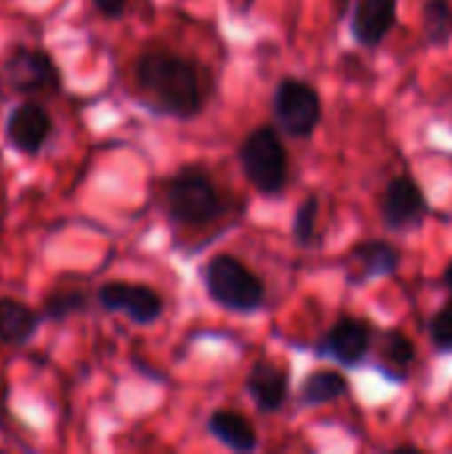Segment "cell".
<instances>
[{
    "instance_id": "ba28073f",
    "label": "cell",
    "mask_w": 452,
    "mask_h": 454,
    "mask_svg": "<svg viewBox=\"0 0 452 454\" xmlns=\"http://www.w3.org/2000/svg\"><path fill=\"white\" fill-rule=\"evenodd\" d=\"M426 192L410 176H394L381 197V218L392 231H416L429 218Z\"/></svg>"
},
{
    "instance_id": "ffe728a7",
    "label": "cell",
    "mask_w": 452,
    "mask_h": 454,
    "mask_svg": "<svg viewBox=\"0 0 452 454\" xmlns=\"http://www.w3.org/2000/svg\"><path fill=\"white\" fill-rule=\"evenodd\" d=\"M317 218H320V200L312 194L306 197L293 218V239L298 247H312L317 239Z\"/></svg>"
},
{
    "instance_id": "6da1fadb",
    "label": "cell",
    "mask_w": 452,
    "mask_h": 454,
    "mask_svg": "<svg viewBox=\"0 0 452 454\" xmlns=\"http://www.w3.org/2000/svg\"><path fill=\"white\" fill-rule=\"evenodd\" d=\"M133 80L147 106L157 114L192 120L205 104L200 67L173 51H144L133 61Z\"/></svg>"
},
{
    "instance_id": "603a6c76",
    "label": "cell",
    "mask_w": 452,
    "mask_h": 454,
    "mask_svg": "<svg viewBox=\"0 0 452 454\" xmlns=\"http://www.w3.org/2000/svg\"><path fill=\"white\" fill-rule=\"evenodd\" d=\"M442 285H445V287H448V290H450V293H452V261H450V263H448L445 274H442Z\"/></svg>"
},
{
    "instance_id": "ac0fdd59",
    "label": "cell",
    "mask_w": 452,
    "mask_h": 454,
    "mask_svg": "<svg viewBox=\"0 0 452 454\" xmlns=\"http://www.w3.org/2000/svg\"><path fill=\"white\" fill-rule=\"evenodd\" d=\"M424 37L434 48H445L452 40V3L450 0H426L421 8Z\"/></svg>"
},
{
    "instance_id": "7a4b0ae2",
    "label": "cell",
    "mask_w": 452,
    "mask_h": 454,
    "mask_svg": "<svg viewBox=\"0 0 452 454\" xmlns=\"http://www.w3.org/2000/svg\"><path fill=\"white\" fill-rule=\"evenodd\" d=\"M202 285L208 298L232 314H256L266 301L264 279L229 253H218L202 266Z\"/></svg>"
},
{
    "instance_id": "2e32d148",
    "label": "cell",
    "mask_w": 452,
    "mask_h": 454,
    "mask_svg": "<svg viewBox=\"0 0 452 454\" xmlns=\"http://www.w3.org/2000/svg\"><path fill=\"white\" fill-rule=\"evenodd\" d=\"M349 394V380L338 370H314L304 378L298 402L304 407H322L344 399Z\"/></svg>"
},
{
    "instance_id": "5bb4252c",
    "label": "cell",
    "mask_w": 452,
    "mask_h": 454,
    "mask_svg": "<svg viewBox=\"0 0 452 454\" xmlns=\"http://www.w3.org/2000/svg\"><path fill=\"white\" fill-rule=\"evenodd\" d=\"M40 314L16 298H0V346L21 348L40 330Z\"/></svg>"
},
{
    "instance_id": "9c48e42d",
    "label": "cell",
    "mask_w": 452,
    "mask_h": 454,
    "mask_svg": "<svg viewBox=\"0 0 452 454\" xmlns=\"http://www.w3.org/2000/svg\"><path fill=\"white\" fill-rule=\"evenodd\" d=\"M373 348V325L360 317H341L320 338L317 354L328 356L344 367H357Z\"/></svg>"
},
{
    "instance_id": "e0dca14e",
    "label": "cell",
    "mask_w": 452,
    "mask_h": 454,
    "mask_svg": "<svg viewBox=\"0 0 452 454\" xmlns=\"http://www.w3.org/2000/svg\"><path fill=\"white\" fill-rule=\"evenodd\" d=\"M381 356H384V372L394 380H408V372L416 362V346L413 340L400 333V330H389L384 333V343H381Z\"/></svg>"
},
{
    "instance_id": "30bf717a",
    "label": "cell",
    "mask_w": 452,
    "mask_h": 454,
    "mask_svg": "<svg viewBox=\"0 0 452 454\" xmlns=\"http://www.w3.org/2000/svg\"><path fill=\"white\" fill-rule=\"evenodd\" d=\"M51 133H53V120L48 109L40 106L37 101H21L5 117V141L11 149H16L24 157L40 154Z\"/></svg>"
},
{
    "instance_id": "5b68a950",
    "label": "cell",
    "mask_w": 452,
    "mask_h": 454,
    "mask_svg": "<svg viewBox=\"0 0 452 454\" xmlns=\"http://www.w3.org/2000/svg\"><path fill=\"white\" fill-rule=\"evenodd\" d=\"M272 112L277 128L290 138H312L322 122V98L317 88L298 77H282L274 88Z\"/></svg>"
},
{
    "instance_id": "8fae6325",
    "label": "cell",
    "mask_w": 452,
    "mask_h": 454,
    "mask_svg": "<svg viewBox=\"0 0 452 454\" xmlns=\"http://www.w3.org/2000/svg\"><path fill=\"white\" fill-rule=\"evenodd\" d=\"M349 285L360 287L370 279L394 277L402 266V250L386 239H365L349 255Z\"/></svg>"
},
{
    "instance_id": "4fadbf2b",
    "label": "cell",
    "mask_w": 452,
    "mask_h": 454,
    "mask_svg": "<svg viewBox=\"0 0 452 454\" xmlns=\"http://www.w3.org/2000/svg\"><path fill=\"white\" fill-rule=\"evenodd\" d=\"M245 391L261 415H274L285 407L290 394V375L274 362H256L248 372Z\"/></svg>"
},
{
    "instance_id": "9a60e30c",
    "label": "cell",
    "mask_w": 452,
    "mask_h": 454,
    "mask_svg": "<svg viewBox=\"0 0 452 454\" xmlns=\"http://www.w3.org/2000/svg\"><path fill=\"white\" fill-rule=\"evenodd\" d=\"M208 434L232 452L248 454L258 450V434L253 423L232 410H216L208 418Z\"/></svg>"
},
{
    "instance_id": "277c9868",
    "label": "cell",
    "mask_w": 452,
    "mask_h": 454,
    "mask_svg": "<svg viewBox=\"0 0 452 454\" xmlns=\"http://www.w3.org/2000/svg\"><path fill=\"white\" fill-rule=\"evenodd\" d=\"M165 213L178 226H205L221 215L224 202L210 173L200 165H184L165 184Z\"/></svg>"
},
{
    "instance_id": "7c38bea8",
    "label": "cell",
    "mask_w": 452,
    "mask_h": 454,
    "mask_svg": "<svg viewBox=\"0 0 452 454\" xmlns=\"http://www.w3.org/2000/svg\"><path fill=\"white\" fill-rule=\"evenodd\" d=\"M397 0H354L352 37L362 48H378L397 27Z\"/></svg>"
},
{
    "instance_id": "3957f363",
    "label": "cell",
    "mask_w": 452,
    "mask_h": 454,
    "mask_svg": "<svg viewBox=\"0 0 452 454\" xmlns=\"http://www.w3.org/2000/svg\"><path fill=\"white\" fill-rule=\"evenodd\" d=\"M237 162L248 184L258 194L277 197L288 189V178H290L288 149L274 125L253 128L237 146Z\"/></svg>"
},
{
    "instance_id": "52a82bcc",
    "label": "cell",
    "mask_w": 452,
    "mask_h": 454,
    "mask_svg": "<svg viewBox=\"0 0 452 454\" xmlns=\"http://www.w3.org/2000/svg\"><path fill=\"white\" fill-rule=\"evenodd\" d=\"M96 301L109 314H125L133 325H155L163 317V295L141 282H104L96 293Z\"/></svg>"
},
{
    "instance_id": "d6986e66",
    "label": "cell",
    "mask_w": 452,
    "mask_h": 454,
    "mask_svg": "<svg viewBox=\"0 0 452 454\" xmlns=\"http://www.w3.org/2000/svg\"><path fill=\"white\" fill-rule=\"evenodd\" d=\"M85 311H88V295L83 290H53L45 295L43 309L37 314H40V319L59 325V322L85 314Z\"/></svg>"
},
{
    "instance_id": "7402d4cb",
    "label": "cell",
    "mask_w": 452,
    "mask_h": 454,
    "mask_svg": "<svg viewBox=\"0 0 452 454\" xmlns=\"http://www.w3.org/2000/svg\"><path fill=\"white\" fill-rule=\"evenodd\" d=\"M91 3L107 19H120L125 13V8H128V0H91Z\"/></svg>"
},
{
    "instance_id": "44dd1931",
    "label": "cell",
    "mask_w": 452,
    "mask_h": 454,
    "mask_svg": "<svg viewBox=\"0 0 452 454\" xmlns=\"http://www.w3.org/2000/svg\"><path fill=\"white\" fill-rule=\"evenodd\" d=\"M429 338L434 351L440 354H452V301L445 303L429 322Z\"/></svg>"
},
{
    "instance_id": "8992f818",
    "label": "cell",
    "mask_w": 452,
    "mask_h": 454,
    "mask_svg": "<svg viewBox=\"0 0 452 454\" xmlns=\"http://www.w3.org/2000/svg\"><path fill=\"white\" fill-rule=\"evenodd\" d=\"M5 82L21 96H59L61 69L53 56L43 48L16 45L3 59Z\"/></svg>"
}]
</instances>
